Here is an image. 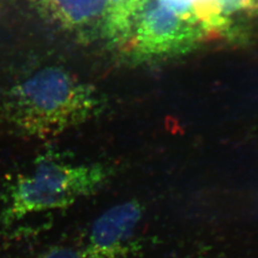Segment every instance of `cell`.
I'll use <instances>...</instances> for the list:
<instances>
[{"instance_id": "6da1fadb", "label": "cell", "mask_w": 258, "mask_h": 258, "mask_svg": "<svg viewBox=\"0 0 258 258\" xmlns=\"http://www.w3.org/2000/svg\"><path fill=\"white\" fill-rule=\"evenodd\" d=\"M103 99L89 83L57 66H47L15 83L1 103L11 127L33 138L57 136L95 118Z\"/></svg>"}, {"instance_id": "7a4b0ae2", "label": "cell", "mask_w": 258, "mask_h": 258, "mask_svg": "<svg viewBox=\"0 0 258 258\" xmlns=\"http://www.w3.org/2000/svg\"><path fill=\"white\" fill-rule=\"evenodd\" d=\"M112 175L105 164H74L50 152L42 154L8 184L0 224L7 227L33 213L67 209L97 194Z\"/></svg>"}, {"instance_id": "3957f363", "label": "cell", "mask_w": 258, "mask_h": 258, "mask_svg": "<svg viewBox=\"0 0 258 258\" xmlns=\"http://www.w3.org/2000/svg\"><path fill=\"white\" fill-rule=\"evenodd\" d=\"M208 37L194 8L180 12L167 0H147L124 48L133 59L144 60L185 53Z\"/></svg>"}, {"instance_id": "277c9868", "label": "cell", "mask_w": 258, "mask_h": 258, "mask_svg": "<svg viewBox=\"0 0 258 258\" xmlns=\"http://www.w3.org/2000/svg\"><path fill=\"white\" fill-rule=\"evenodd\" d=\"M143 214V205L136 199L111 207L93 222L83 248L92 258L128 257Z\"/></svg>"}, {"instance_id": "5b68a950", "label": "cell", "mask_w": 258, "mask_h": 258, "mask_svg": "<svg viewBox=\"0 0 258 258\" xmlns=\"http://www.w3.org/2000/svg\"><path fill=\"white\" fill-rule=\"evenodd\" d=\"M37 14L82 42L102 37L107 0H27Z\"/></svg>"}, {"instance_id": "8992f818", "label": "cell", "mask_w": 258, "mask_h": 258, "mask_svg": "<svg viewBox=\"0 0 258 258\" xmlns=\"http://www.w3.org/2000/svg\"><path fill=\"white\" fill-rule=\"evenodd\" d=\"M146 1L107 0L102 37L114 46H125L139 12Z\"/></svg>"}, {"instance_id": "52a82bcc", "label": "cell", "mask_w": 258, "mask_h": 258, "mask_svg": "<svg viewBox=\"0 0 258 258\" xmlns=\"http://www.w3.org/2000/svg\"><path fill=\"white\" fill-rule=\"evenodd\" d=\"M35 258H92L84 248L69 246H54L42 251Z\"/></svg>"}, {"instance_id": "ba28073f", "label": "cell", "mask_w": 258, "mask_h": 258, "mask_svg": "<svg viewBox=\"0 0 258 258\" xmlns=\"http://www.w3.org/2000/svg\"><path fill=\"white\" fill-rule=\"evenodd\" d=\"M255 4H256V11H258V0H255Z\"/></svg>"}]
</instances>
